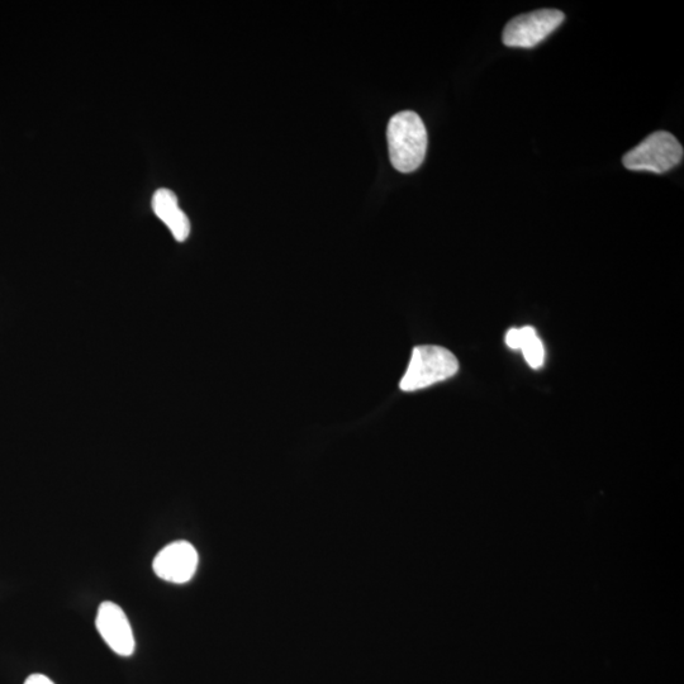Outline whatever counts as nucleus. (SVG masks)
<instances>
[{
	"mask_svg": "<svg viewBox=\"0 0 684 684\" xmlns=\"http://www.w3.org/2000/svg\"><path fill=\"white\" fill-rule=\"evenodd\" d=\"M387 140L394 169L412 173L424 163L427 131L417 113L405 111L393 116L388 123Z\"/></svg>",
	"mask_w": 684,
	"mask_h": 684,
	"instance_id": "nucleus-1",
	"label": "nucleus"
},
{
	"mask_svg": "<svg viewBox=\"0 0 684 684\" xmlns=\"http://www.w3.org/2000/svg\"><path fill=\"white\" fill-rule=\"evenodd\" d=\"M458 372L459 361L450 350L436 345L417 346L399 388L403 392L420 391L453 378Z\"/></svg>",
	"mask_w": 684,
	"mask_h": 684,
	"instance_id": "nucleus-2",
	"label": "nucleus"
},
{
	"mask_svg": "<svg viewBox=\"0 0 684 684\" xmlns=\"http://www.w3.org/2000/svg\"><path fill=\"white\" fill-rule=\"evenodd\" d=\"M683 160V147L672 133L654 132L622 159L626 169L663 174Z\"/></svg>",
	"mask_w": 684,
	"mask_h": 684,
	"instance_id": "nucleus-3",
	"label": "nucleus"
},
{
	"mask_svg": "<svg viewBox=\"0 0 684 684\" xmlns=\"http://www.w3.org/2000/svg\"><path fill=\"white\" fill-rule=\"evenodd\" d=\"M558 9H540L511 19L503 30V44L508 47L532 49L548 38L564 22Z\"/></svg>",
	"mask_w": 684,
	"mask_h": 684,
	"instance_id": "nucleus-4",
	"label": "nucleus"
},
{
	"mask_svg": "<svg viewBox=\"0 0 684 684\" xmlns=\"http://www.w3.org/2000/svg\"><path fill=\"white\" fill-rule=\"evenodd\" d=\"M198 553L188 541H175L156 555L152 569L163 581L183 584L190 581L198 568Z\"/></svg>",
	"mask_w": 684,
	"mask_h": 684,
	"instance_id": "nucleus-5",
	"label": "nucleus"
},
{
	"mask_svg": "<svg viewBox=\"0 0 684 684\" xmlns=\"http://www.w3.org/2000/svg\"><path fill=\"white\" fill-rule=\"evenodd\" d=\"M95 625L114 653L121 657H131L135 652L136 641L130 621L116 603L106 601L99 606Z\"/></svg>",
	"mask_w": 684,
	"mask_h": 684,
	"instance_id": "nucleus-6",
	"label": "nucleus"
},
{
	"mask_svg": "<svg viewBox=\"0 0 684 684\" xmlns=\"http://www.w3.org/2000/svg\"><path fill=\"white\" fill-rule=\"evenodd\" d=\"M152 211L168 226L174 239L184 242L190 235L189 218L180 209L177 194L169 189L156 190L152 197Z\"/></svg>",
	"mask_w": 684,
	"mask_h": 684,
	"instance_id": "nucleus-7",
	"label": "nucleus"
},
{
	"mask_svg": "<svg viewBox=\"0 0 684 684\" xmlns=\"http://www.w3.org/2000/svg\"><path fill=\"white\" fill-rule=\"evenodd\" d=\"M521 330V345L520 350L525 356L527 364L532 369H540L543 367L545 360V350L543 342L539 339L535 329L530 326L522 327Z\"/></svg>",
	"mask_w": 684,
	"mask_h": 684,
	"instance_id": "nucleus-8",
	"label": "nucleus"
},
{
	"mask_svg": "<svg viewBox=\"0 0 684 684\" xmlns=\"http://www.w3.org/2000/svg\"><path fill=\"white\" fill-rule=\"evenodd\" d=\"M506 344L512 350H520L521 345V330L511 329L506 335Z\"/></svg>",
	"mask_w": 684,
	"mask_h": 684,
	"instance_id": "nucleus-9",
	"label": "nucleus"
},
{
	"mask_svg": "<svg viewBox=\"0 0 684 684\" xmlns=\"http://www.w3.org/2000/svg\"><path fill=\"white\" fill-rule=\"evenodd\" d=\"M25 684H55L51 681L49 677L44 676V674H32V676L26 679Z\"/></svg>",
	"mask_w": 684,
	"mask_h": 684,
	"instance_id": "nucleus-10",
	"label": "nucleus"
}]
</instances>
